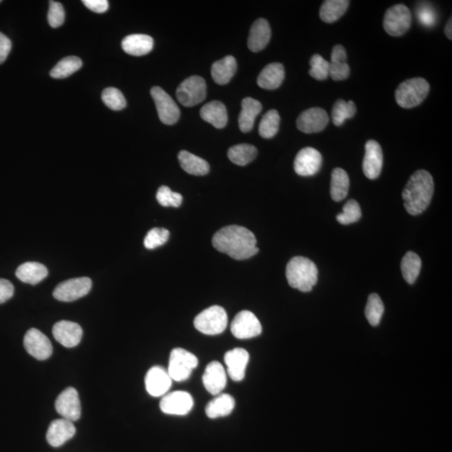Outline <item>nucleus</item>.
<instances>
[{
	"label": "nucleus",
	"instance_id": "22",
	"mask_svg": "<svg viewBox=\"0 0 452 452\" xmlns=\"http://www.w3.org/2000/svg\"><path fill=\"white\" fill-rule=\"evenodd\" d=\"M76 427L71 421L66 419L53 420L48 428L47 440L49 445L59 447L74 438Z\"/></svg>",
	"mask_w": 452,
	"mask_h": 452
},
{
	"label": "nucleus",
	"instance_id": "12",
	"mask_svg": "<svg viewBox=\"0 0 452 452\" xmlns=\"http://www.w3.org/2000/svg\"><path fill=\"white\" fill-rule=\"evenodd\" d=\"M56 409L63 419L74 421L78 420L82 414V406L78 390L74 387H68L57 397Z\"/></svg>",
	"mask_w": 452,
	"mask_h": 452
},
{
	"label": "nucleus",
	"instance_id": "1",
	"mask_svg": "<svg viewBox=\"0 0 452 452\" xmlns=\"http://www.w3.org/2000/svg\"><path fill=\"white\" fill-rule=\"evenodd\" d=\"M213 247L235 260H246L258 254L254 234L240 225H229L218 231L212 239Z\"/></svg>",
	"mask_w": 452,
	"mask_h": 452
},
{
	"label": "nucleus",
	"instance_id": "24",
	"mask_svg": "<svg viewBox=\"0 0 452 452\" xmlns=\"http://www.w3.org/2000/svg\"><path fill=\"white\" fill-rule=\"evenodd\" d=\"M350 67L347 63L346 49L341 45L332 48L331 61L329 63V76L333 80H346L350 76Z\"/></svg>",
	"mask_w": 452,
	"mask_h": 452
},
{
	"label": "nucleus",
	"instance_id": "20",
	"mask_svg": "<svg viewBox=\"0 0 452 452\" xmlns=\"http://www.w3.org/2000/svg\"><path fill=\"white\" fill-rule=\"evenodd\" d=\"M202 381L207 392L213 396L220 394L227 385V375L223 365L217 361L210 363L206 367Z\"/></svg>",
	"mask_w": 452,
	"mask_h": 452
},
{
	"label": "nucleus",
	"instance_id": "11",
	"mask_svg": "<svg viewBox=\"0 0 452 452\" xmlns=\"http://www.w3.org/2000/svg\"><path fill=\"white\" fill-rule=\"evenodd\" d=\"M231 330L236 339H249L259 336L262 332V328L254 313L241 311L232 321Z\"/></svg>",
	"mask_w": 452,
	"mask_h": 452
},
{
	"label": "nucleus",
	"instance_id": "8",
	"mask_svg": "<svg viewBox=\"0 0 452 452\" xmlns=\"http://www.w3.org/2000/svg\"><path fill=\"white\" fill-rule=\"evenodd\" d=\"M176 95L183 106L190 107L200 104L206 98L205 80L201 76H190L180 84Z\"/></svg>",
	"mask_w": 452,
	"mask_h": 452
},
{
	"label": "nucleus",
	"instance_id": "29",
	"mask_svg": "<svg viewBox=\"0 0 452 452\" xmlns=\"http://www.w3.org/2000/svg\"><path fill=\"white\" fill-rule=\"evenodd\" d=\"M16 277L27 284L36 285L48 275L47 268L39 262H25L18 267Z\"/></svg>",
	"mask_w": 452,
	"mask_h": 452
},
{
	"label": "nucleus",
	"instance_id": "18",
	"mask_svg": "<svg viewBox=\"0 0 452 452\" xmlns=\"http://www.w3.org/2000/svg\"><path fill=\"white\" fill-rule=\"evenodd\" d=\"M171 378L168 371L162 367L155 366L148 371L145 377V386L147 392L153 397L166 396L172 385Z\"/></svg>",
	"mask_w": 452,
	"mask_h": 452
},
{
	"label": "nucleus",
	"instance_id": "2",
	"mask_svg": "<svg viewBox=\"0 0 452 452\" xmlns=\"http://www.w3.org/2000/svg\"><path fill=\"white\" fill-rule=\"evenodd\" d=\"M434 193V180L423 170L414 173L406 183L402 198L405 208L411 216H418L427 209Z\"/></svg>",
	"mask_w": 452,
	"mask_h": 452
},
{
	"label": "nucleus",
	"instance_id": "13",
	"mask_svg": "<svg viewBox=\"0 0 452 452\" xmlns=\"http://www.w3.org/2000/svg\"><path fill=\"white\" fill-rule=\"evenodd\" d=\"M194 406V400L189 393L174 392L163 396L160 409L163 413L173 416H185Z\"/></svg>",
	"mask_w": 452,
	"mask_h": 452
},
{
	"label": "nucleus",
	"instance_id": "5",
	"mask_svg": "<svg viewBox=\"0 0 452 452\" xmlns=\"http://www.w3.org/2000/svg\"><path fill=\"white\" fill-rule=\"evenodd\" d=\"M194 324L195 328L204 335H221L227 327V313L222 306H210L195 317Z\"/></svg>",
	"mask_w": 452,
	"mask_h": 452
},
{
	"label": "nucleus",
	"instance_id": "21",
	"mask_svg": "<svg viewBox=\"0 0 452 452\" xmlns=\"http://www.w3.org/2000/svg\"><path fill=\"white\" fill-rule=\"evenodd\" d=\"M250 355L244 348H236L225 354V363L227 366L229 376L234 381H243Z\"/></svg>",
	"mask_w": 452,
	"mask_h": 452
},
{
	"label": "nucleus",
	"instance_id": "3",
	"mask_svg": "<svg viewBox=\"0 0 452 452\" xmlns=\"http://www.w3.org/2000/svg\"><path fill=\"white\" fill-rule=\"evenodd\" d=\"M286 275L287 282L293 289L308 293L317 284L319 270L311 260L304 256H296L287 263Z\"/></svg>",
	"mask_w": 452,
	"mask_h": 452
},
{
	"label": "nucleus",
	"instance_id": "7",
	"mask_svg": "<svg viewBox=\"0 0 452 452\" xmlns=\"http://www.w3.org/2000/svg\"><path fill=\"white\" fill-rule=\"evenodd\" d=\"M412 16L409 8L402 3L387 10L384 18V28L392 36H401L411 28Z\"/></svg>",
	"mask_w": 452,
	"mask_h": 452
},
{
	"label": "nucleus",
	"instance_id": "49",
	"mask_svg": "<svg viewBox=\"0 0 452 452\" xmlns=\"http://www.w3.org/2000/svg\"><path fill=\"white\" fill-rule=\"evenodd\" d=\"M82 3L87 9L95 13H105L109 10V3L106 0H83Z\"/></svg>",
	"mask_w": 452,
	"mask_h": 452
},
{
	"label": "nucleus",
	"instance_id": "36",
	"mask_svg": "<svg viewBox=\"0 0 452 452\" xmlns=\"http://www.w3.org/2000/svg\"><path fill=\"white\" fill-rule=\"evenodd\" d=\"M421 269V260L416 253L408 251L401 262L402 275L409 284L415 283Z\"/></svg>",
	"mask_w": 452,
	"mask_h": 452
},
{
	"label": "nucleus",
	"instance_id": "52",
	"mask_svg": "<svg viewBox=\"0 0 452 452\" xmlns=\"http://www.w3.org/2000/svg\"><path fill=\"white\" fill-rule=\"evenodd\" d=\"M0 3H1V1H0Z\"/></svg>",
	"mask_w": 452,
	"mask_h": 452
},
{
	"label": "nucleus",
	"instance_id": "35",
	"mask_svg": "<svg viewBox=\"0 0 452 452\" xmlns=\"http://www.w3.org/2000/svg\"><path fill=\"white\" fill-rule=\"evenodd\" d=\"M258 148L253 145L242 144H237L228 150V158L233 163L239 166H246L258 156Z\"/></svg>",
	"mask_w": 452,
	"mask_h": 452
},
{
	"label": "nucleus",
	"instance_id": "33",
	"mask_svg": "<svg viewBox=\"0 0 452 452\" xmlns=\"http://www.w3.org/2000/svg\"><path fill=\"white\" fill-rule=\"evenodd\" d=\"M348 6L350 1L347 0H326L320 7V19L328 24H332L346 13Z\"/></svg>",
	"mask_w": 452,
	"mask_h": 452
},
{
	"label": "nucleus",
	"instance_id": "16",
	"mask_svg": "<svg viewBox=\"0 0 452 452\" xmlns=\"http://www.w3.org/2000/svg\"><path fill=\"white\" fill-rule=\"evenodd\" d=\"M328 122L326 111L320 107H313L300 114L297 120V126L302 133H319L326 128Z\"/></svg>",
	"mask_w": 452,
	"mask_h": 452
},
{
	"label": "nucleus",
	"instance_id": "23",
	"mask_svg": "<svg viewBox=\"0 0 452 452\" xmlns=\"http://www.w3.org/2000/svg\"><path fill=\"white\" fill-rule=\"evenodd\" d=\"M271 36L269 23L265 19H258L251 25L248 38V48L252 52L262 51L269 43Z\"/></svg>",
	"mask_w": 452,
	"mask_h": 452
},
{
	"label": "nucleus",
	"instance_id": "38",
	"mask_svg": "<svg viewBox=\"0 0 452 452\" xmlns=\"http://www.w3.org/2000/svg\"><path fill=\"white\" fill-rule=\"evenodd\" d=\"M356 112H357V109H356L354 102H346L343 99H339L332 107L333 124L338 126H342L346 120L354 117Z\"/></svg>",
	"mask_w": 452,
	"mask_h": 452
},
{
	"label": "nucleus",
	"instance_id": "43",
	"mask_svg": "<svg viewBox=\"0 0 452 452\" xmlns=\"http://www.w3.org/2000/svg\"><path fill=\"white\" fill-rule=\"evenodd\" d=\"M309 74L314 79L324 80L329 76V63L323 56L315 54L310 60Z\"/></svg>",
	"mask_w": 452,
	"mask_h": 452
},
{
	"label": "nucleus",
	"instance_id": "31",
	"mask_svg": "<svg viewBox=\"0 0 452 452\" xmlns=\"http://www.w3.org/2000/svg\"><path fill=\"white\" fill-rule=\"evenodd\" d=\"M179 162L186 173L195 176H204L209 173L210 166L205 160L183 150L178 155Z\"/></svg>",
	"mask_w": 452,
	"mask_h": 452
},
{
	"label": "nucleus",
	"instance_id": "15",
	"mask_svg": "<svg viewBox=\"0 0 452 452\" xmlns=\"http://www.w3.org/2000/svg\"><path fill=\"white\" fill-rule=\"evenodd\" d=\"M323 157L313 148H304L298 152L294 161V170L298 175L308 177L320 170Z\"/></svg>",
	"mask_w": 452,
	"mask_h": 452
},
{
	"label": "nucleus",
	"instance_id": "44",
	"mask_svg": "<svg viewBox=\"0 0 452 452\" xmlns=\"http://www.w3.org/2000/svg\"><path fill=\"white\" fill-rule=\"evenodd\" d=\"M170 231L164 228H153L149 231L144 239V247L148 250H153L163 246L170 238Z\"/></svg>",
	"mask_w": 452,
	"mask_h": 452
},
{
	"label": "nucleus",
	"instance_id": "37",
	"mask_svg": "<svg viewBox=\"0 0 452 452\" xmlns=\"http://www.w3.org/2000/svg\"><path fill=\"white\" fill-rule=\"evenodd\" d=\"M82 67V61L76 56H67L60 60L52 69L49 75L52 78L63 79L75 74Z\"/></svg>",
	"mask_w": 452,
	"mask_h": 452
},
{
	"label": "nucleus",
	"instance_id": "47",
	"mask_svg": "<svg viewBox=\"0 0 452 452\" xmlns=\"http://www.w3.org/2000/svg\"><path fill=\"white\" fill-rule=\"evenodd\" d=\"M417 17L423 25L427 27H431L436 25V13L434 9L428 3H422L417 7L416 10Z\"/></svg>",
	"mask_w": 452,
	"mask_h": 452
},
{
	"label": "nucleus",
	"instance_id": "17",
	"mask_svg": "<svg viewBox=\"0 0 452 452\" xmlns=\"http://www.w3.org/2000/svg\"><path fill=\"white\" fill-rule=\"evenodd\" d=\"M54 338L66 348L78 346L82 340L83 331L78 324L71 321H60L54 325Z\"/></svg>",
	"mask_w": 452,
	"mask_h": 452
},
{
	"label": "nucleus",
	"instance_id": "39",
	"mask_svg": "<svg viewBox=\"0 0 452 452\" xmlns=\"http://www.w3.org/2000/svg\"><path fill=\"white\" fill-rule=\"evenodd\" d=\"M281 117L277 110H270L264 115L260 122L259 134L263 139H271L279 130Z\"/></svg>",
	"mask_w": 452,
	"mask_h": 452
},
{
	"label": "nucleus",
	"instance_id": "51",
	"mask_svg": "<svg viewBox=\"0 0 452 452\" xmlns=\"http://www.w3.org/2000/svg\"><path fill=\"white\" fill-rule=\"evenodd\" d=\"M451 27H452V22H451V18H450V20L448 21L447 23V25L445 26V34L448 39L450 41L452 40V32H451Z\"/></svg>",
	"mask_w": 452,
	"mask_h": 452
},
{
	"label": "nucleus",
	"instance_id": "34",
	"mask_svg": "<svg viewBox=\"0 0 452 452\" xmlns=\"http://www.w3.org/2000/svg\"><path fill=\"white\" fill-rule=\"evenodd\" d=\"M350 190V177L343 168H337L332 172L330 194L333 201L339 202L347 197Z\"/></svg>",
	"mask_w": 452,
	"mask_h": 452
},
{
	"label": "nucleus",
	"instance_id": "4",
	"mask_svg": "<svg viewBox=\"0 0 452 452\" xmlns=\"http://www.w3.org/2000/svg\"><path fill=\"white\" fill-rule=\"evenodd\" d=\"M430 85L427 80L414 78L400 84L396 91V100L403 109H412L419 106L427 97Z\"/></svg>",
	"mask_w": 452,
	"mask_h": 452
},
{
	"label": "nucleus",
	"instance_id": "46",
	"mask_svg": "<svg viewBox=\"0 0 452 452\" xmlns=\"http://www.w3.org/2000/svg\"><path fill=\"white\" fill-rule=\"evenodd\" d=\"M65 21V10L59 2H49L48 11V22L52 28H58Z\"/></svg>",
	"mask_w": 452,
	"mask_h": 452
},
{
	"label": "nucleus",
	"instance_id": "45",
	"mask_svg": "<svg viewBox=\"0 0 452 452\" xmlns=\"http://www.w3.org/2000/svg\"><path fill=\"white\" fill-rule=\"evenodd\" d=\"M157 201L163 207H174L178 208L181 205L183 196L181 194L173 192L168 186H161L156 194Z\"/></svg>",
	"mask_w": 452,
	"mask_h": 452
},
{
	"label": "nucleus",
	"instance_id": "19",
	"mask_svg": "<svg viewBox=\"0 0 452 452\" xmlns=\"http://www.w3.org/2000/svg\"><path fill=\"white\" fill-rule=\"evenodd\" d=\"M383 151L381 145L375 140H369L365 144V155L363 161V170L366 177L375 179L381 175L383 168Z\"/></svg>",
	"mask_w": 452,
	"mask_h": 452
},
{
	"label": "nucleus",
	"instance_id": "25",
	"mask_svg": "<svg viewBox=\"0 0 452 452\" xmlns=\"http://www.w3.org/2000/svg\"><path fill=\"white\" fill-rule=\"evenodd\" d=\"M285 78V69L281 63H271L260 72L258 84L266 90H275L282 85Z\"/></svg>",
	"mask_w": 452,
	"mask_h": 452
},
{
	"label": "nucleus",
	"instance_id": "28",
	"mask_svg": "<svg viewBox=\"0 0 452 452\" xmlns=\"http://www.w3.org/2000/svg\"><path fill=\"white\" fill-rule=\"evenodd\" d=\"M201 116L203 120L209 122L216 128H223L227 124V110L225 104L219 101L207 103L201 110Z\"/></svg>",
	"mask_w": 452,
	"mask_h": 452
},
{
	"label": "nucleus",
	"instance_id": "41",
	"mask_svg": "<svg viewBox=\"0 0 452 452\" xmlns=\"http://www.w3.org/2000/svg\"><path fill=\"white\" fill-rule=\"evenodd\" d=\"M102 102L104 104L113 111H120L125 109L126 106V99L121 91L114 87L106 88L102 91Z\"/></svg>",
	"mask_w": 452,
	"mask_h": 452
},
{
	"label": "nucleus",
	"instance_id": "9",
	"mask_svg": "<svg viewBox=\"0 0 452 452\" xmlns=\"http://www.w3.org/2000/svg\"><path fill=\"white\" fill-rule=\"evenodd\" d=\"M91 286L93 282L88 278L69 279L56 287L53 296L60 302H74L89 293Z\"/></svg>",
	"mask_w": 452,
	"mask_h": 452
},
{
	"label": "nucleus",
	"instance_id": "26",
	"mask_svg": "<svg viewBox=\"0 0 452 452\" xmlns=\"http://www.w3.org/2000/svg\"><path fill=\"white\" fill-rule=\"evenodd\" d=\"M262 103L251 98H244L241 102V112L239 115V128L241 132L249 133L254 126L255 120L262 112Z\"/></svg>",
	"mask_w": 452,
	"mask_h": 452
},
{
	"label": "nucleus",
	"instance_id": "42",
	"mask_svg": "<svg viewBox=\"0 0 452 452\" xmlns=\"http://www.w3.org/2000/svg\"><path fill=\"white\" fill-rule=\"evenodd\" d=\"M362 216L359 203L354 200L348 201L343 206V212L337 216V221L342 225H350L359 221Z\"/></svg>",
	"mask_w": 452,
	"mask_h": 452
},
{
	"label": "nucleus",
	"instance_id": "6",
	"mask_svg": "<svg viewBox=\"0 0 452 452\" xmlns=\"http://www.w3.org/2000/svg\"><path fill=\"white\" fill-rule=\"evenodd\" d=\"M196 356L181 348L172 350L168 373L174 381L181 382L189 378L198 365Z\"/></svg>",
	"mask_w": 452,
	"mask_h": 452
},
{
	"label": "nucleus",
	"instance_id": "48",
	"mask_svg": "<svg viewBox=\"0 0 452 452\" xmlns=\"http://www.w3.org/2000/svg\"><path fill=\"white\" fill-rule=\"evenodd\" d=\"M14 292L12 283L8 280L0 278V304L10 300L13 297Z\"/></svg>",
	"mask_w": 452,
	"mask_h": 452
},
{
	"label": "nucleus",
	"instance_id": "32",
	"mask_svg": "<svg viewBox=\"0 0 452 452\" xmlns=\"http://www.w3.org/2000/svg\"><path fill=\"white\" fill-rule=\"evenodd\" d=\"M235 399L228 394H221L207 405L205 413L210 419L227 416L235 408Z\"/></svg>",
	"mask_w": 452,
	"mask_h": 452
},
{
	"label": "nucleus",
	"instance_id": "27",
	"mask_svg": "<svg viewBox=\"0 0 452 452\" xmlns=\"http://www.w3.org/2000/svg\"><path fill=\"white\" fill-rule=\"evenodd\" d=\"M122 47L126 53L133 56L147 55L153 48L152 38L147 34H131L122 41Z\"/></svg>",
	"mask_w": 452,
	"mask_h": 452
},
{
	"label": "nucleus",
	"instance_id": "30",
	"mask_svg": "<svg viewBox=\"0 0 452 452\" xmlns=\"http://www.w3.org/2000/svg\"><path fill=\"white\" fill-rule=\"evenodd\" d=\"M237 63L235 57L227 56L212 65V76L214 82L225 85L236 74Z\"/></svg>",
	"mask_w": 452,
	"mask_h": 452
},
{
	"label": "nucleus",
	"instance_id": "40",
	"mask_svg": "<svg viewBox=\"0 0 452 452\" xmlns=\"http://www.w3.org/2000/svg\"><path fill=\"white\" fill-rule=\"evenodd\" d=\"M385 312V306L381 298L376 293H372L368 298L365 316L369 323L374 327L378 326Z\"/></svg>",
	"mask_w": 452,
	"mask_h": 452
},
{
	"label": "nucleus",
	"instance_id": "50",
	"mask_svg": "<svg viewBox=\"0 0 452 452\" xmlns=\"http://www.w3.org/2000/svg\"><path fill=\"white\" fill-rule=\"evenodd\" d=\"M12 47L11 41L5 34L0 32V64L5 63Z\"/></svg>",
	"mask_w": 452,
	"mask_h": 452
},
{
	"label": "nucleus",
	"instance_id": "10",
	"mask_svg": "<svg viewBox=\"0 0 452 452\" xmlns=\"http://www.w3.org/2000/svg\"><path fill=\"white\" fill-rule=\"evenodd\" d=\"M151 95L155 102L159 120L166 125H174L179 120L180 111L173 98L159 87H152Z\"/></svg>",
	"mask_w": 452,
	"mask_h": 452
},
{
	"label": "nucleus",
	"instance_id": "14",
	"mask_svg": "<svg viewBox=\"0 0 452 452\" xmlns=\"http://www.w3.org/2000/svg\"><path fill=\"white\" fill-rule=\"evenodd\" d=\"M24 346L27 352L38 360H45L52 354L51 341L36 328H30L25 333Z\"/></svg>",
	"mask_w": 452,
	"mask_h": 452
}]
</instances>
